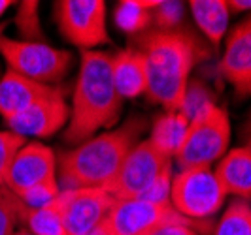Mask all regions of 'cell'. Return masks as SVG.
Listing matches in <instances>:
<instances>
[{
  "label": "cell",
  "mask_w": 251,
  "mask_h": 235,
  "mask_svg": "<svg viewBox=\"0 0 251 235\" xmlns=\"http://www.w3.org/2000/svg\"><path fill=\"white\" fill-rule=\"evenodd\" d=\"M148 64V98L164 111H179L195 66L206 57L201 42L185 28L155 30L134 36Z\"/></svg>",
  "instance_id": "6da1fadb"
},
{
  "label": "cell",
  "mask_w": 251,
  "mask_h": 235,
  "mask_svg": "<svg viewBox=\"0 0 251 235\" xmlns=\"http://www.w3.org/2000/svg\"><path fill=\"white\" fill-rule=\"evenodd\" d=\"M121 111L123 98L112 79V53L81 51L70 98V119L63 134L64 143L75 147L100 134V130H112L119 123Z\"/></svg>",
  "instance_id": "7a4b0ae2"
},
{
  "label": "cell",
  "mask_w": 251,
  "mask_h": 235,
  "mask_svg": "<svg viewBox=\"0 0 251 235\" xmlns=\"http://www.w3.org/2000/svg\"><path fill=\"white\" fill-rule=\"evenodd\" d=\"M148 119L132 115L117 128L100 132L75 145L57 158V179L61 190L106 188L117 175L132 147L142 141Z\"/></svg>",
  "instance_id": "3957f363"
},
{
  "label": "cell",
  "mask_w": 251,
  "mask_h": 235,
  "mask_svg": "<svg viewBox=\"0 0 251 235\" xmlns=\"http://www.w3.org/2000/svg\"><path fill=\"white\" fill-rule=\"evenodd\" d=\"M0 57L8 70L42 85H63L72 70L74 55L68 49L53 47L48 42H23L0 36Z\"/></svg>",
  "instance_id": "277c9868"
},
{
  "label": "cell",
  "mask_w": 251,
  "mask_h": 235,
  "mask_svg": "<svg viewBox=\"0 0 251 235\" xmlns=\"http://www.w3.org/2000/svg\"><path fill=\"white\" fill-rule=\"evenodd\" d=\"M226 192L212 168L177 170L170 186V205L185 218L204 222L214 220L223 209Z\"/></svg>",
  "instance_id": "5b68a950"
},
{
  "label": "cell",
  "mask_w": 251,
  "mask_h": 235,
  "mask_svg": "<svg viewBox=\"0 0 251 235\" xmlns=\"http://www.w3.org/2000/svg\"><path fill=\"white\" fill-rule=\"evenodd\" d=\"M230 119L225 107L215 106L212 111L189 124L185 141L174 158L177 170L212 168L228 150Z\"/></svg>",
  "instance_id": "8992f818"
},
{
  "label": "cell",
  "mask_w": 251,
  "mask_h": 235,
  "mask_svg": "<svg viewBox=\"0 0 251 235\" xmlns=\"http://www.w3.org/2000/svg\"><path fill=\"white\" fill-rule=\"evenodd\" d=\"M53 19L61 36L81 51H99L110 43L104 0H57Z\"/></svg>",
  "instance_id": "52a82bcc"
},
{
  "label": "cell",
  "mask_w": 251,
  "mask_h": 235,
  "mask_svg": "<svg viewBox=\"0 0 251 235\" xmlns=\"http://www.w3.org/2000/svg\"><path fill=\"white\" fill-rule=\"evenodd\" d=\"M106 220L112 224L117 235H144L153 228H159L164 224H187L195 228L199 234H214V220L197 222L179 214L170 201L157 203L146 199H121L115 201Z\"/></svg>",
  "instance_id": "ba28073f"
},
{
  "label": "cell",
  "mask_w": 251,
  "mask_h": 235,
  "mask_svg": "<svg viewBox=\"0 0 251 235\" xmlns=\"http://www.w3.org/2000/svg\"><path fill=\"white\" fill-rule=\"evenodd\" d=\"M168 170H174V158L157 150L148 139H142L126 154L117 175L104 190L110 192L115 201L138 199Z\"/></svg>",
  "instance_id": "9c48e42d"
},
{
  "label": "cell",
  "mask_w": 251,
  "mask_h": 235,
  "mask_svg": "<svg viewBox=\"0 0 251 235\" xmlns=\"http://www.w3.org/2000/svg\"><path fill=\"white\" fill-rule=\"evenodd\" d=\"M53 205L63 218L66 235H87L110 214L115 198L104 188L61 190Z\"/></svg>",
  "instance_id": "30bf717a"
},
{
  "label": "cell",
  "mask_w": 251,
  "mask_h": 235,
  "mask_svg": "<svg viewBox=\"0 0 251 235\" xmlns=\"http://www.w3.org/2000/svg\"><path fill=\"white\" fill-rule=\"evenodd\" d=\"M68 88L63 87L50 98L42 100L28 107L26 111L19 113L10 121H6L8 130H12L21 137H34V139H48L59 134L66 128L70 119V104L66 100Z\"/></svg>",
  "instance_id": "8fae6325"
},
{
  "label": "cell",
  "mask_w": 251,
  "mask_h": 235,
  "mask_svg": "<svg viewBox=\"0 0 251 235\" xmlns=\"http://www.w3.org/2000/svg\"><path fill=\"white\" fill-rule=\"evenodd\" d=\"M57 179V154L42 141H26L13 156L6 175V188L21 194L28 188Z\"/></svg>",
  "instance_id": "7c38bea8"
},
{
  "label": "cell",
  "mask_w": 251,
  "mask_h": 235,
  "mask_svg": "<svg viewBox=\"0 0 251 235\" xmlns=\"http://www.w3.org/2000/svg\"><path fill=\"white\" fill-rule=\"evenodd\" d=\"M219 74L240 98L251 94V17L238 23L225 36Z\"/></svg>",
  "instance_id": "4fadbf2b"
},
{
  "label": "cell",
  "mask_w": 251,
  "mask_h": 235,
  "mask_svg": "<svg viewBox=\"0 0 251 235\" xmlns=\"http://www.w3.org/2000/svg\"><path fill=\"white\" fill-rule=\"evenodd\" d=\"M61 88L63 85H57V87L42 85L15 72L6 70L0 77V117L6 123L13 117H17L19 113L26 111L38 102L53 96Z\"/></svg>",
  "instance_id": "5bb4252c"
},
{
  "label": "cell",
  "mask_w": 251,
  "mask_h": 235,
  "mask_svg": "<svg viewBox=\"0 0 251 235\" xmlns=\"http://www.w3.org/2000/svg\"><path fill=\"white\" fill-rule=\"evenodd\" d=\"M112 79L123 102L148 94V64L144 53L134 45L112 53Z\"/></svg>",
  "instance_id": "9a60e30c"
},
{
  "label": "cell",
  "mask_w": 251,
  "mask_h": 235,
  "mask_svg": "<svg viewBox=\"0 0 251 235\" xmlns=\"http://www.w3.org/2000/svg\"><path fill=\"white\" fill-rule=\"evenodd\" d=\"M226 196L248 201L251 199V149L234 147L217 162L214 170Z\"/></svg>",
  "instance_id": "2e32d148"
},
{
  "label": "cell",
  "mask_w": 251,
  "mask_h": 235,
  "mask_svg": "<svg viewBox=\"0 0 251 235\" xmlns=\"http://www.w3.org/2000/svg\"><path fill=\"white\" fill-rule=\"evenodd\" d=\"M187 6L199 30L214 47H219L226 36L230 19L226 0H191Z\"/></svg>",
  "instance_id": "e0dca14e"
},
{
  "label": "cell",
  "mask_w": 251,
  "mask_h": 235,
  "mask_svg": "<svg viewBox=\"0 0 251 235\" xmlns=\"http://www.w3.org/2000/svg\"><path fill=\"white\" fill-rule=\"evenodd\" d=\"M189 130V121L179 111H164L155 117L150 128V136L146 137L157 150L176 158L179 149L185 141Z\"/></svg>",
  "instance_id": "ac0fdd59"
},
{
  "label": "cell",
  "mask_w": 251,
  "mask_h": 235,
  "mask_svg": "<svg viewBox=\"0 0 251 235\" xmlns=\"http://www.w3.org/2000/svg\"><path fill=\"white\" fill-rule=\"evenodd\" d=\"M159 0H121L113 10L115 26L128 36H140L151 28V10Z\"/></svg>",
  "instance_id": "d6986e66"
},
{
  "label": "cell",
  "mask_w": 251,
  "mask_h": 235,
  "mask_svg": "<svg viewBox=\"0 0 251 235\" xmlns=\"http://www.w3.org/2000/svg\"><path fill=\"white\" fill-rule=\"evenodd\" d=\"M19 226L34 235H66L63 218L53 203L28 207L19 199Z\"/></svg>",
  "instance_id": "ffe728a7"
},
{
  "label": "cell",
  "mask_w": 251,
  "mask_h": 235,
  "mask_svg": "<svg viewBox=\"0 0 251 235\" xmlns=\"http://www.w3.org/2000/svg\"><path fill=\"white\" fill-rule=\"evenodd\" d=\"M215 106V94L214 90L208 87L202 79H195L191 77L185 88V94H183V102H181V107L179 113L189 121V124L197 119L204 117L208 111H212Z\"/></svg>",
  "instance_id": "44dd1931"
},
{
  "label": "cell",
  "mask_w": 251,
  "mask_h": 235,
  "mask_svg": "<svg viewBox=\"0 0 251 235\" xmlns=\"http://www.w3.org/2000/svg\"><path fill=\"white\" fill-rule=\"evenodd\" d=\"M212 235H251V205L244 199L228 203L225 213L214 226Z\"/></svg>",
  "instance_id": "7402d4cb"
},
{
  "label": "cell",
  "mask_w": 251,
  "mask_h": 235,
  "mask_svg": "<svg viewBox=\"0 0 251 235\" xmlns=\"http://www.w3.org/2000/svg\"><path fill=\"white\" fill-rule=\"evenodd\" d=\"M13 25L17 28V40L23 42H48L44 28L40 23V2L23 0L17 4V12L13 17Z\"/></svg>",
  "instance_id": "603a6c76"
},
{
  "label": "cell",
  "mask_w": 251,
  "mask_h": 235,
  "mask_svg": "<svg viewBox=\"0 0 251 235\" xmlns=\"http://www.w3.org/2000/svg\"><path fill=\"white\" fill-rule=\"evenodd\" d=\"M185 17V4L181 0H159L151 10V28L174 30L179 28Z\"/></svg>",
  "instance_id": "cb8c5ba5"
},
{
  "label": "cell",
  "mask_w": 251,
  "mask_h": 235,
  "mask_svg": "<svg viewBox=\"0 0 251 235\" xmlns=\"http://www.w3.org/2000/svg\"><path fill=\"white\" fill-rule=\"evenodd\" d=\"M19 230V198L0 186V235H15Z\"/></svg>",
  "instance_id": "d4e9b609"
},
{
  "label": "cell",
  "mask_w": 251,
  "mask_h": 235,
  "mask_svg": "<svg viewBox=\"0 0 251 235\" xmlns=\"http://www.w3.org/2000/svg\"><path fill=\"white\" fill-rule=\"evenodd\" d=\"M26 143L25 137L15 134L12 130H0V186L6 185V175L10 170L13 156L17 154V150Z\"/></svg>",
  "instance_id": "484cf974"
},
{
  "label": "cell",
  "mask_w": 251,
  "mask_h": 235,
  "mask_svg": "<svg viewBox=\"0 0 251 235\" xmlns=\"http://www.w3.org/2000/svg\"><path fill=\"white\" fill-rule=\"evenodd\" d=\"M61 194V186H59V179H53L48 183H42L32 188H28L25 192L17 194V198L21 199L28 207H44L55 201V198Z\"/></svg>",
  "instance_id": "4316f807"
},
{
  "label": "cell",
  "mask_w": 251,
  "mask_h": 235,
  "mask_svg": "<svg viewBox=\"0 0 251 235\" xmlns=\"http://www.w3.org/2000/svg\"><path fill=\"white\" fill-rule=\"evenodd\" d=\"M144 235H201L195 228L187 224H164L159 228H153L151 232Z\"/></svg>",
  "instance_id": "83f0119b"
},
{
  "label": "cell",
  "mask_w": 251,
  "mask_h": 235,
  "mask_svg": "<svg viewBox=\"0 0 251 235\" xmlns=\"http://www.w3.org/2000/svg\"><path fill=\"white\" fill-rule=\"evenodd\" d=\"M228 12H251V0H226Z\"/></svg>",
  "instance_id": "f1b7e54d"
},
{
  "label": "cell",
  "mask_w": 251,
  "mask_h": 235,
  "mask_svg": "<svg viewBox=\"0 0 251 235\" xmlns=\"http://www.w3.org/2000/svg\"><path fill=\"white\" fill-rule=\"evenodd\" d=\"M87 235H117L115 234V230L112 228V224L108 222V220H102L99 226H95Z\"/></svg>",
  "instance_id": "f546056e"
},
{
  "label": "cell",
  "mask_w": 251,
  "mask_h": 235,
  "mask_svg": "<svg viewBox=\"0 0 251 235\" xmlns=\"http://www.w3.org/2000/svg\"><path fill=\"white\" fill-rule=\"evenodd\" d=\"M13 4H15V2H12V0H0V17L8 12L10 6H13Z\"/></svg>",
  "instance_id": "4dcf8cb0"
},
{
  "label": "cell",
  "mask_w": 251,
  "mask_h": 235,
  "mask_svg": "<svg viewBox=\"0 0 251 235\" xmlns=\"http://www.w3.org/2000/svg\"><path fill=\"white\" fill-rule=\"evenodd\" d=\"M15 235H34V234H30V232H26V230H17Z\"/></svg>",
  "instance_id": "1f68e13d"
},
{
  "label": "cell",
  "mask_w": 251,
  "mask_h": 235,
  "mask_svg": "<svg viewBox=\"0 0 251 235\" xmlns=\"http://www.w3.org/2000/svg\"><path fill=\"white\" fill-rule=\"evenodd\" d=\"M248 147H250V149H251V141H250V145H248Z\"/></svg>",
  "instance_id": "d6a6232c"
},
{
  "label": "cell",
  "mask_w": 251,
  "mask_h": 235,
  "mask_svg": "<svg viewBox=\"0 0 251 235\" xmlns=\"http://www.w3.org/2000/svg\"><path fill=\"white\" fill-rule=\"evenodd\" d=\"M0 77H2V72H0Z\"/></svg>",
  "instance_id": "836d02e7"
}]
</instances>
